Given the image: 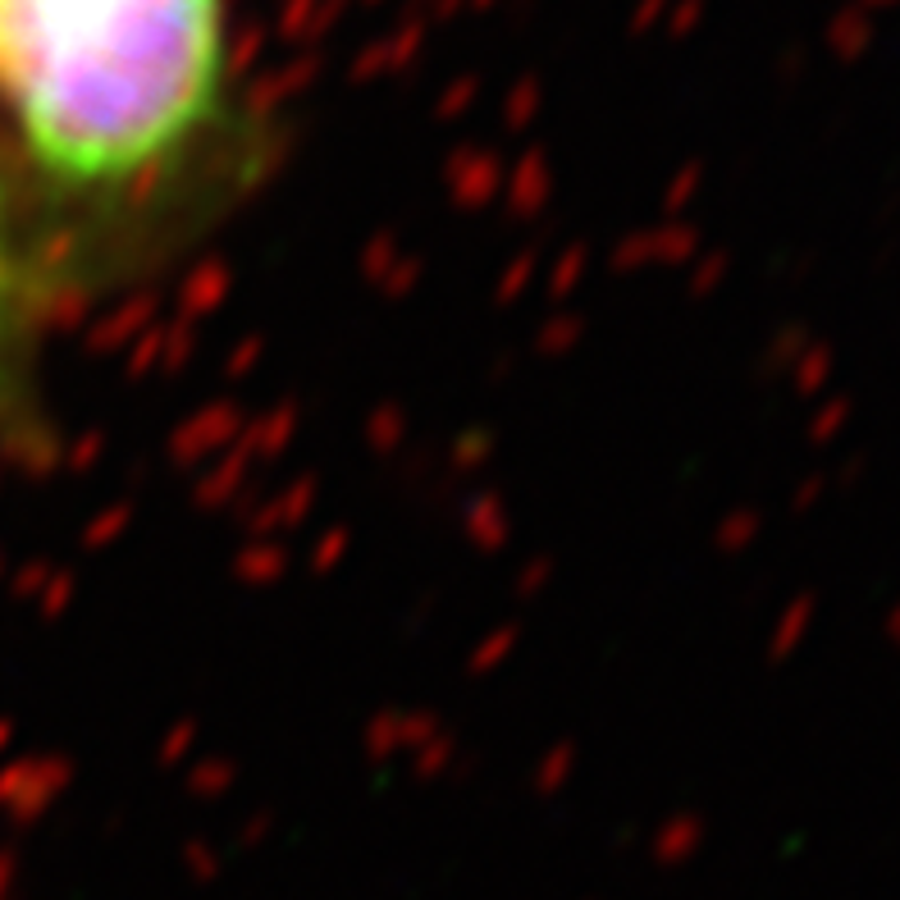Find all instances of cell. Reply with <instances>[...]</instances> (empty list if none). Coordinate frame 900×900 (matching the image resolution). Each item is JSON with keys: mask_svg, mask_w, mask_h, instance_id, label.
<instances>
[{"mask_svg": "<svg viewBox=\"0 0 900 900\" xmlns=\"http://www.w3.org/2000/svg\"><path fill=\"white\" fill-rule=\"evenodd\" d=\"M224 0H0V115L83 215L170 193L229 124Z\"/></svg>", "mask_w": 900, "mask_h": 900, "instance_id": "obj_1", "label": "cell"}, {"mask_svg": "<svg viewBox=\"0 0 900 900\" xmlns=\"http://www.w3.org/2000/svg\"><path fill=\"white\" fill-rule=\"evenodd\" d=\"M14 303V260H10V234H6V206H0V329L10 320Z\"/></svg>", "mask_w": 900, "mask_h": 900, "instance_id": "obj_2", "label": "cell"}]
</instances>
